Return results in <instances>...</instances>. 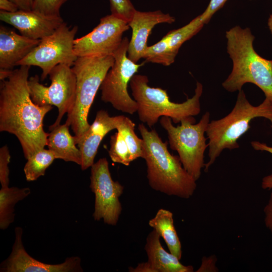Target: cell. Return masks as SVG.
<instances>
[{"mask_svg": "<svg viewBox=\"0 0 272 272\" xmlns=\"http://www.w3.org/2000/svg\"><path fill=\"white\" fill-rule=\"evenodd\" d=\"M114 61L112 55L78 57L73 64L76 77V100L65 123L71 126L77 138L83 135L91 125L88 120L90 109Z\"/></svg>", "mask_w": 272, "mask_h": 272, "instance_id": "obj_6", "label": "cell"}, {"mask_svg": "<svg viewBox=\"0 0 272 272\" xmlns=\"http://www.w3.org/2000/svg\"><path fill=\"white\" fill-rule=\"evenodd\" d=\"M210 113L206 112L197 123L193 116L175 126L171 119L162 116L160 123L167 131L170 148L176 151L184 168L197 181L205 166L204 154L207 147L205 133L210 121Z\"/></svg>", "mask_w": 272, "mask_h": 272, "instance_id": "obj_7", "label": "cell"}, {"mask_svg": "<svg viewBox=\"0 0 272 272\" xmlns=\"http://www.w3.org/2000/svg\"><path fill=\"white\" fill-rule=\"evenodd\" d=\"M267 24L269 29L272 34V14L269 17Z\"/></svg>", "mask_w": 272, "mask_h": 272, "instance_id": "obj_37", "label": "cell"}, {"mask_svg": "<svg viewBox=\"0 0 272 272\" xmlns=\"http://www.w3.org/2000/svg\"><path fill=\"white\" fill-rule=\"evenodd\" d=\"M4 26L0 27V68L12 70L39 43Z\"/></svg>", "mask_w": 272, "mask_h": 272, "instance_id": "obj_18", "label": "cell"}, {"mask_svg": "<svg viewBox=\"0 0 272 272\" xmlns=\"http://www.w3.org/2000/svg\"><path fill=\"white\" fill-rule=\"evenodd\" d=\"M227 0H210L205 11L199 15L205 24L209 22L213 15L225 4Z\"/></svg>", "mask_w": 272, "mask_h": 272, "instance_id": "obj_29", "label": "cell"}, {"mask_svg": "<svg viewBox=\"0 0 272 272\" xmlns=\"http://www.w3.org/2000/svg\"><path fill=\"white\" fill-rule=\"evenodd\" d=\"M56 158L49 149H42L27 159L24 172L27 181L36 180L44 176L45 171Z\"/></svg>", "mask_w": 272, "mask_h": 272, "instance_id": "obj_24", "label": "cell"}, {"mask_svg": "<svg viewBox=\"0 0 272 272\" xmlns=\"http://www.w3.org/2000/svg\"><path fill=\"white\" fill-rule=\"evenodd\" d=\"M0 20L17 29L29 38L41 40L53 33L63 22L61 17L53 18L33 10L9 13L0 11Z\"/></svg>", "mask_w": 272, "mask_h": 272, "instance_id": "obj_16", "label": "cell"}, {"mask_svg": "<svg viewBox=\"0 0 272 272\" xmlns=\"http://www.w3.org/2000/svg\"><path fill=\"white\" fill-rule=\"evenodd\" d=\"M30 68L21 65L13 70L0 86V131L17 137L26 159L47 145L49 133L43 129V120L53 108L32 101L28 85Z\"/></svg>", "mask_w": 272, "mask_h": 272, "instance_id": "obj_1", "label": "cell"}, {"mask_svg": "<svg viewBox=\"0 0 272 272\" xmlns=\"http://www.w3.org/2000/svg\"><path fill=\"white\" fill-rule=\"evenodd\" d=\"M160 236L154 230L148 235L145 249L148 262L154 272H192V265H184L176 256L166 251L160 242Z\"/></svg>", "mask_w": 272, "mask_h": 272, "instance_id": "obj_19", "label": "cell"}, {"mask_svg": "<svg viewBox=\"0 0 272 272\" xmlns=\"http://www.w3.org/2000/svg\"><path fill=\"white\" fill-rule=\"evenodd\" d=\"M108 154L113 162L128 166L132 162L128 146L121 133L118 131L110 137Z\"/></svg>", "mask_w": 272, "mask_h": 272, "instance_id": "obj_25", "label": "cell"}, {"mask_svg": "<svg viewBox=\"0 0 272 272\" xmlns=\"http://www.w3.org/2000/svg\"><path fill=\"white\" fill-rule=\"evenodd\" d=\"M204 25L198 15L186 25L171 30L159 41L148 47L143 58L147 62L171 65L182 45L199 32Z\"/></svg>", "mask_w": 272, "mask_h": 272, "instance_id": "obj_14", "label": "cell"}, {"mask_svg": "<svg viewBox=\"0 0 272 272\" xmlns=\"http://www.w3.org/2000/svg\"><path fill=\"white\" fill-rule=\"evenodd\" d=\"M129 27L126 21L113 14L102 17L91 32L75 39L74 52L78 57L113 56Z\"/></svg>", "mask_w": 272, "mask_h": 272, "instance_id": "obj_12", "label": "cell"}, {"mask_svg": "<svg viewBox=\"0 0 272 272\" xmlns=\"http://www.w3.org/2000/svg\"><path fill=\"white\" fill-rule=\"evenodd\" d=\"M51 84L45 86L39 82L38 76L28 79V85L32 101L39 106L54 105L58 109V115L51 127L60 124L65 113L73 110L76 95V77L71 66L59 64L49 74Z\"/></svg>", "mask_w": 272, "mask_h": 272, "instance_id": "obj_8", "label": "cell"}, {"mask_svg": "<svg viewBox=\"0 0 272 272\" xmlns=\"http://www.w3.org/2000/svg\"><path fill=\"white\" fill-rule=\"evenodd\" d=\"M217 258L215 255L203 257L200 266L197 271H217L218 269L215 266Z\"/></svg>", "mask_w": 272, "mask_h": 272, "instance_id": "obj_32", "label": "cell"}, {"mask_svg": "<svg viewBox=\"0 0 272 272\" xmlns=\"http://www.w3.org/2000/svg\"><path fill=\"white\" fill-rule=\"evenodd\" d=\"M256 117L270 121L272 127V102L265 97L258 106L252 105L243 91H238L237 100L232 111L226 116L210 121L206 131L209 140V160L204 171L208 172L224 149L239 148V139L250 128V122Z\"/></svg>", "mask_w": 272, "mask_h": 272, "instance_id": "obj_4", "label": "cell"}, {"mask_svg": "<svg viewBox=\"0 0 272 272\" xmlns=\"http://www.w3.org/2000/svg\"><path fill=\"white\" fill-rule=\"evenodd\" d=\"M263 213L265 226L269 230L272 235V191L263 209Z\"/></svg>", "mask_w": 272, "mask_h": 272, "instance_id": "obj_31", "label": "cell"}, {"mask_svg": "<svg viewBox=\"0 0 272 272\" xmlns=\"http://www.w3.org/2000/svg\"><path fill=\"white\" fill-rule=\"evenodd\" d=\"M114 129H116V116H110L107 111L100 110L97 112L94 122L84 134L80 138L75 135L76 144L82 155V170L94 164L102 140Z\"/></svg>", "mask_w": 272, "mask_h": 272, "instance_id": "obj_17", "label": "cell"}, {"mask_svg": "<svg viewBox=\"0 0 272 272\" xmlns=\"http://www.w3.org/2000/svg\"><path fill=\"white\" fill-rule=\"evenodd\" d=\"M134 128L135 123L129 118L124 115L116 116V129L126 143L132 161L142 158L143 155V140L135 133Z\"/></svg>", "mask_w": 272, "mask_h": 272, "instance_id": "obj_23", "label": "cell"}, {"mask_svg": "<svg viewBox=\"0 0 272 272\" xmlns=\"http://www.w3.org/2000/svg\"><path fill=\"white\" fill-rule=\"evenodd\" d=\"M251 145L255 150L265 151L272 154V147L268 146L266 144L254 141L251 142ZM261 185L263 189H272V174L262 178Z\"/></svg>", "mask_w": 272, "mask_h": 272, "instance_id": "obj_30", "label": "cell"}, {"mask_svg": "<svg viewBox=\"0 0 272 272\" xmlns=\"http://www.w3.org/2000/svg\"><path fill=\"white\" fill-rule=\"evenodd\" d=\"M69 127L66 123L49 126L50 132L47 137L46 146L53 152L56 159L81 166V153L76 146L75 137L72 136L69 131Z\"/></svg>", "mask_w": 272, "mask_h": 272, "instance_id": "obj_20", "label": "cell"}, {"mask_svg": "<svg viewBox=\"0 0 272 272\" xmlns=\"http://www.w3.org/2000/svg\"><path fill=\"white\" fill-rule=\"evenodd\" d=\"M67 0H33L32 10L49 17H60V9Z\"/></svg>", "mask_w": 272, "mask_h": 272, "instance_id": "obj_26", "label": "cell"}, {"mask_svg": "<svg viewBox=\"0 0 272 272\" xmlns=\"http://www.w3.org/2000/svg\"><path fill=\"white\" fill-rule=\"evenodd\" d=\"M23 229H15V241L9 257L0 265L1 272H82L81 258L67 257L59 264H48L36 260L25 250L22 241Z\"/></svg>", "mask_w": 272, "mask_h": 272, "instance_id": "obj_13", "label": "cell"}, {"mask_svg": "<svg viewBox=\"0 0 272 272\" xmlns=\"http://www.w3.org/2000/svg\"><path fill=\"white\" fill-rule=\"evenodd\" d=\"M128 270L131 272H154L152 267L148 261L139 263L136 267H129Z\"/></svg>", "mask_w": 272, "mask_h": 272, "instance_id": "obj_34", "label": "cell"}, {"mask_svg": "<svg viewBox=\"0 0 272 272\" xmlns=\"http://www.w3.org/2000/svg\"><path fill=\"white\" fill-rule=\"evenodd\" d=\"M110 11L113 14L126 21L131 20L135 11L130 0H110Z\"/></svg>", "mask_w": 272, "mask_h": 272, "instance_id": "obj_27", "label": "cell"}, {"mask_svg": "<svg viewBox=\"0 0 272 272\" xmlns=\"http://www.w3.org/2000/svg\"><path fill=\"white\" fill-rule=\"evenodd\" d=\"M18 10V7L11 1L0 0V11L13 13Z\"/></svg>", "mask_w": 272, "mask_h": 272, "instance_id": "obj_33", "label": "cell"}, {"mask_svg": "<svg viewBox=\"0 0 272 272\" xmlns=\"http://www.w3.org/2000/svg\"><path fill=\"white\" fill-rule=\"evenodd\" d=\"M17 5L19 10L30 11L32 9L33 0H10Z\"/></svg>", "mask_w": 272, "mask_h": 272, "instance_id": "obj_35", "label": "cell"}, {"mask_svg": "<svg viewBox=\"0 0 272 272\" xmlns=\"http://www.w3.org/2000/svg\"><path fill=\"white\" fill-rule=\"evenodd\" d=\"M129 40L127 37L113 54L114 61L100 86L101 100L110 103L114 108L133 114L137 112L138 104L128 94L130 80L143 64H137L127 56Z\"/></svg>", "mask_w": 272, "mask_h": 272, "instance_id": "obj_9", "label": "cell"}, {"mask_svg": "<svg viewBox=\"0 0 272 272\" xmlns=\"http://www.w3.org/2000/svg\"><path fill=\"white\" fill-rule=\"evenodd\" d=\"M31 193L28 187H2L0 190V228L4 230L14 221L15 206Z\"/></svg>", "mask_w": 272, "mask_h": 272, "instance_id": "obj_22", "label": "cell"}, {"mask_svg": "<svg viewBox=\"0 0 272 272\" xmlns=\"http://www.w3.org/2000/svg\"><path fill=\"white\" fill-rule=\"evenodd\" d=\"M143 140V155L150 187L168 195L187 199L194 193L196 180L184 168L178 156L171 154L167 144L155 129L149 130L143 123L138 125Z\"/></svg>", "mask_w": 272, "mask_h": 272, "instance_id": "obj_2", "label": "cell"}, {"mask_svg": "<svg viewBox=\"0 0 272 272\" xmlns=\"http://www.w3.org/2000/svg\"><path fill=\"white\" fill-rule=\"evenodd\" d=\"M90 178V187L95 195L94 219H102L105 224L115 226L122 211L119 197L123 186L112 179L105 158H100L91 167Z\"/></svg>", "mask_w": 272, "mask_h": 272, "instance_id": "obj_11", "label": "cell"}, {"mask_svg": "<svg viewBox=\"0 0 272 272\" xmlns=\"http://www.w3.org/2000/svg\"><path fill=\"white\" fill-rule=\"evenodd\" d=\"M175 21L174 17L160 10L141 12L136 10L128 23L132 34L128 46V57L135 63L143 58L148 47V39L153 28L159 24H172Z\"/></svg>", "mask_w": 272, "mask_h": 272, "instance_id": "obj_15", "label": "cell"}, {"mask_svg": "<svg viewBox=\"0 0 272 272\" xmlns=\"http://www.w3.org/2000/svg\"><path fill=\"white\" fill-rule=\"evenodd\" d=\"M78 29V26L71 28L64 22L53 33L41 39L39 44L17 66L39 67L42 70L41 79L43 81L57 65H73L78 57L74 50Z\"/></svg>", "mask_w": 272, "mask_h": 272, "instance_id": "obj_10", "label": "cell"}, {"mask_svg": "<svg viewBox=\"0 0 272 272\" xmlns=\"http://www.w3.org/2000/svg\"><path fill=\"white\" fill-rule=\"evenodd\" d=\"M13 70H7V69H1L0 70V80L1 81H3L7 78L10 76Z\"/></svg>", "mask_w": 272, "mask_h": 272, "instance_id": "obj_36", "label": "cell"}, {"mask_svg": "<svg viewBox=\"0 0 272 272\" xmlns=\"http://www.w3.org/2000/svg\"><path fill=\"white\" fill-rule=\"evenodd\" d=\"M148 83L147 76L135 74L129 85L133 99L138 104L139 118L150 127L157 122L160 117H169L175 124H177L200 113L199 99L203 91L200 83H196L194 95L181 103L171 101L166 90L151 87Z\"/></svg>", "mask_w": 272, "mask_h": 272, "instance_id": "obj_5", "label": "cell"}, {"mask_svg": "<svg viewBox=\"0 0 272 272\" xmlns=\"http://www.w3.org/2000/svg\"><path fill=\"white\" fill-rule=\"evenodd\" d=\"M11 155L7 145L0 149V182L2 187L8 186L9 183V169Z\"/></svg>", "mask_w": 272, "mask_h": 272, "instance_id": "obj_28", "label": "cell"}, {"mask_svg": "<svg viewBox=\"0 0 272 272\" xmlns=\"http://www.w3.org/2000/svg\"><path fill=\"white\" fill-rule=\"evenodd\" d=\"M149 225L163 238L169 252L180 260L181 244L174 225L173 213L160 209L155 217L150 220Z\"/></svg>", "mask_w": 272, "mask_h": 272, "instance_id": "obj_21", "label": "cell"}, {"mask_svg": "<svg viewBox=\"0 0 272 272\" xmlns=\"http://www.w3.org/2000/svg\"><path fill=\"white\" fill-rule=\"evenodd\" d=\"M227 50L233 63L232 70L222 83L227 91L242 90L246 83L254 84L272 102V59L260 56L254 50V36L249 28L239 26L226 32Z\"/></svg>", "mask_w": 272, "mask_h": 272, "instance_id": "obj_3", "label": "cell"}]
</instances>
